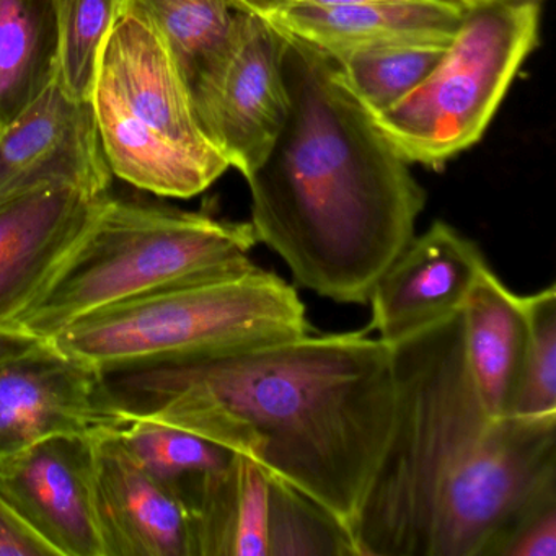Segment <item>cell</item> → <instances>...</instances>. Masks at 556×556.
I'll list each match as a JSON object with an SVG mask.
<instances>
[{"label":"cell","instance_id":"1","mask_svg":"<svg viewBox=\"0 0 556 556\" xmlns=\"http://www.w3.org/2000/svg\"><path fill=\"white\" fill-rule=\"evenodd\" d=\"M367 333L131 364L103 383L122 415L255 458L350 530L395 422L392 348Z\"/></svg>","mask_w":556,"mask_h":556},{"label":"cell","instance_id":"2","mask_svg":"<svg viewBox=\"0 0 556 556\" xmlns=\"http://www.w3.org/2000/svg\"><path fill=\"white\" fill-rule=\"evenodd\" d=\"M390 348L395 422L350 529L357 556H484L523 507L556 491V415H486L462 311Z\"/></svg>","mask_w":556,"mask_h":556},{"label":"cell","instance_id":"3","mask_svg":"<svg viewBox=\"0 0 556 556\" xmlns=\"http://www.w3.org/2000/svg\"><path fill=\"white\" fill-rule=\"evenodd\" d=\"M286 37L289 113L247 177L250 224L299 288L340 304H367L377 279L415 237L426 193L334 61Z\"/></svg>","mask_w":556,"mask_h":556},{"label":"cell","instance_id":"4","mask_svg":"<svg viewBox=\"0 0 556 556\" xmlns=\"http://www.w3.org/2000/svg\"><path fill=\"white\" fill-rule=\"evenodd\" d=\"M256 243L250 223L110 197L17 327L50 340L99 308L245 268Z\"/></svg>","mask_w":556,"mask_h":556},{"label":"cell","instance_id":"5","mask_svg":"<svg viewBox=\"0 0 556 556\" xmlns=\"http://www.w3.org/2000/svg\"><path fill=\"white\" fill-rule=\"evenodd\" d=\"M312 333L294 286L250 263L90 312L50 338L100 372Z\"/></svg>","mask_w":556,"mask_h":556},{"label":"cell","instance_id":"6","mask_svg":"<svg viewBox=\"0 0 556 556\" xmlns=\"http://www.w3.org/2000/svg\"><path fill=\"white\" fill-rule=\"evenodd\" d=\"M90 100L110 170L139 190L187 200L229 168L164 45L131 15L106 40Z\"/></svg>","mask_w":556,"mask_h":556},{"label":"cell","instance_id":"7","mask_svg":"<svg viewBox=\"0 0 556 556\" xmlns=\"http://www.w3.org/2000/svg\"><path fill=\"white\" fill-rule=\"evenodd\" d=\"M533 4L470 9L432 73L374 125L408 164L441 167L480 141L540 37Z\"/></svg>","mask_w":556,"mask_h":556},{"label":"cell","instance_id":"8","mask_svg":"<svg viewBox=\"0 0 556 556\" xmlns=\"http://www.w3.org/2000/svg\"><path fill=\"white\" fill-rule=\"evenodd\" d=\"M286 47L285 31L268 18L237 11L223 61L191 96L204 135L245 178L268 154L288 118Z\"/></svg>","mask_w":556,"mask_h":556},{"label":"cell","instance_id":"9","mask_svg":"<svg viewBox=\"0 0 556 556\" xmlns=\"http://www.w3.org/2000/svg\"><path fill=\"white\" fill-rule=\"evenodd\" d=\"M123 421L102 372L53 341L0 364V457L54 435L110 432Z\"/></svg>","mask_w":556,"mask_h":556},{"label":"cell","instance_id":"10","mask_svg":"<svg viewBox=\"0 0 556 556\" xmlns=\"http://www.w3.org/2000/svg\"><path fill=\"white\" fill-rule=\"evenodd\" d=\"M109 198L70 184L40 185L0 198V328H18Z\"/></svg>","mask_w":556,"mask_h":556},{"label":"cell","instance_id":"11","mask_svg":"<svg viewBox=\"0 0 556 556\" xmlns=\"http://www.w3.org/2000/svg\"><path fill=\"white\" fill-rule=\"evenodd\" d=\"M0 496L56 556H106L93 435H54L0 457Z\"/></svg>","mask_w":556,"mask_h":556},{"label":"cell","instance_id":"12","mask_svg":"<svg viewBox=\"0 0 556 556\" xmlns=\"http://www.w3.org/2000/svg\"><path fill=\"white\" fill-rule=\"evenodd\" d=\"M488 263L480 247L435 220L390 263L370 292V324L393 346L464 307Z\"/></svg>","mask_w":556,"mask_h":556},{"label":"cell","instance_id":"13","mask_svg":"<svg viewBox=\"0 0 556 556\" xmlns=\"http://www.w3.org/2000/svg\"><path fill=\"white\" fill-rule=\"evenodd\" d=\"M112 177L92 100L71 96L58 77L0 129V198L47 184L109 193Z\"/></svg>","mask_w":556,"mask_h":556},{"label":"cell","instance_id":"14","mask_svg":"<svg viewBox=\"0 0 556 556\" xmlns=\"http://www.w3.org/2000/svg\"><path fill=\"white\" fill-rule=\"evenodd\" d=\"M96 504L106 556H194L188 507L112 432L93 435Z\"/></svg>","mask_w":556,"mask_h":556},{"label":"cell","instance_id":"15","mask_svg":"<svg viewBox=\"0 0 556 556\" xmlns=\"http://www.w3.org/2000/svg\"><path fill=\"white\" fill-rule=\"evenodd\" d=\"M467 12L451 0H386L348 8H288L269 22L337 58L399 41L454 37Z\"/></svg>","mask_w":556,"mask_h":556},{"label":"cell","instance_id":"16","mask_svg":"<svg viewBox=\"0 0 556 556\" xmlns=\"http://www.w3.org/2000/svg\"><path fill=\"white\" fill-rule=\"evenodd\" d=\"M462 321L465 357L481 406L490 418L513 416L529 341L522 295L486 266L462 307Z\"/></svg>","mask_w":556,"mask_h":556},{"label":"cell","instance_id":"17","mask_svg":"<svg viewBox=\"0 0 556 556\" xmlns=\"http://www.w3.org/2000/svg\"><path fill=\"white\" fill-rule=\"evenodd\" d=\"M194 556H268L269 471L233 454L188 503Z\"/></svg>","mask_w":556,"mask_h":556},{"label":"cell","instance_id":"18","mask_svg":"<svg viewBox=\"0 0 556 556\" xmlns=\"http://www.w3.org/2000/svg\"><path fill=\"white\" fill-rule=\"evenodd\" d=\"M60 73L56 0H0V129Z\"/></svg>","mask_w":556,"mask_h":556},{"label":"cell","instance_id":"19","mask_svg":"<svg viewBox=\"0 0 556 556\" xmlns=\"http://www.w3.org/2000/svg\"><path fill=\"white\" fill-rule=\"evenodd\" d=\"M236 12L230 0H123L122 15L161 40L191 99L223 61Z\"/></svg>","mask_w":556,"mask_h":556},{"label":"cell","instance_id":"20","mask_svg":"<svg viewBox=\"0 0 556 556\" xmlns=\"http://www.w3.org/2000/svg\"><path fill=\"white\" fill-rule=\"evenodd\" d=\"M110 432L136 464L175 491L187 507L204 478L233 455L201 435L151 419L125 416Z\"/></svg>","mask_w":556,"mask_h":556},{"label":"cell","instance_id":"21","mask_svg":"<svg viewBox=\"0 0 556 556\" xmlns=\"http://www.w3.org/2000/svg\"><path fill=\"white\" fill-rule=\"evenodd\" d=\"M454 37L399 41L331 60L357 102L377 115L405 99L432 73Z\"/></svg>","mask_w":556,"mask_h":556},{"label":"cell","instance_id":"22","mask_svg":"<svg viewBox=\"0 0 556 556\" xmlns=\"http://www.w3.org/2000/svg\"><path fill=\"white\" fill-rule=\"evenodd\" d=\"M357 556L350 530L317 501L269 473L268 556Z\"/></svg>","mask_w":556,"mask_h":556},{"label":"cell","instance_id":"23","mask_svg":"<svg viewBox=\"0 0 556 556\" xmlns=\"http://www.w3.org/2000/svg\"><path fill=\"white\" fill-rule=\"evenodd\" d=\"M61 86L90 100L100 58L123 14V0H56Z\"/></svg>","mask_w":556,"mask_h":556},{"label":"cell","instance_id":"24","mask_svg":"<svg viewBox=\"0 0 556 556\" xmlns=\"http://www.w3.org/2000/svg\"><path fill=\"white\" fill-rule=\"evenodd\" d=\"M529 320V341L516 416L556 415V289L548 286L522 295Z\"/></svg>","mask_w":556,"mask_h":556},{"label":"cell","instance_id":"25","mask_svg":"<svg viewBox=\"0 0 556 556\" xmlns=\"http://www.w3.org/2000/svg\"><path fill=\"white\" fill-rule=\"evenodd\" d=\"M484 556H556V491L523 507L497 533Z\"/></svg>","mask_w":556,"mask_h":556},{"label":"cell","instance_id":"26","mask_svg":"<svg viewBox=\"0 0 556 556\" xmlns=\"http://www.w3.org/2000/svg\"><path fill=\"white\" fill-rule=\"evenodd\" d=\"M0 556H56L0 496Z\"/></svg>","mask_w":556,"mask_h":556},{"label":"cell","instance_id":"27","mask_svg":"<svg viewBox=\"0 0 556 556\" xmlns=\"http://www.w3.org/2000/svg\"><path fill=\"white\" fill-rule=\"evenodd\" d=\"M43 340L22 328H0V364L37 346Z\"/></svg>","mask_w":556,"mask_h":556},{"label":"cell","instance_id":"28","mask_svg":"<svg viewBox=\"0 0 556 556\" xmlns=\"http://www.w3.org/2000/svg\"><path fill=\"white\" fill-rule=\"evenodd\" d=\"M230 2H232L236 11L250 12V14H256L271 21L279 12L289 8L292 0H230Z\"/></svg>","mask_w":556,"mask_h":556},{"label":"cell","instance_id":"29","mask_svg":"<svg viewBox=\"0 0 556 556\" xmlns=\"http://www.w3.org/2000/svg\"><path fill=\"white\" fill-rule=\"evenodd\" d=\"M372 2H386V0H292L289 8H348V5L372 4Z\"/></svg>","mask_w":556,"mask_h":556},{"label":"cell","instance_id":"30","mask_svg":"<svg viewBox=\"0 0 556 556\" xmlns=\"http://www.w3.org/2000/svg\"><path fill=\"white\" fill-rule=\"evenodd\" d=\"M451 2H455V4L462 5L465 11H470V9L480 8V5L488 4H543V0H451Z\"/></svg>","mask_w":556,"mask_h":556}]
</instances>
